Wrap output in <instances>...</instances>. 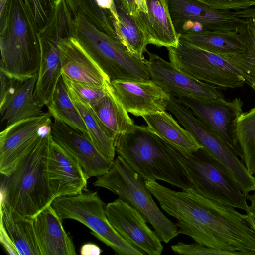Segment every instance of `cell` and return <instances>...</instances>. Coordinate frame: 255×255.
<instances>
[{
  "label": "cell",
  "mask_w": 255,
  "mask_h": 255,
  "mask_svg": "<svg viewBox=\"0 0 255 255\" xmlns=\"http://www.w3.org/2000/svg\"><path fill=\"white\" fill-rule=\"evenodd\" d=\"M114 143L118 155L145 181H163L182 190L191 188L174 146L147 127L134 125L118 135Z\"/></svg>",
  "instance_id": "obj_1"
},
{
  "label": "cell",
  "mask_w": 255,
  "mask_h": 255,
  "mask_svg": "<svg viewBox=\"0 0 255 255\" xmlns=\"http://www.w3.org/2000/svg\"><path fill=\"white\" fill-rule=\"evenodd\" d=\"M0 71L26 80L38 74L40 66L38 29L26 0H7L0 6Z\"/></svg>",
  "instance_id": "obj_2"
},
{
  "label": "cell",
  "mask_w": 255,
  "mask_h": 255,
  "mask_svg": "<svg viewBox=\"0 0 255 255\" xmlns=\"http://www.w3.org/2000/svg\"><path fill=\"white\" fill-rule=\"evenodd\" d=\"M51 139L50 129L41 136L10 174L2 175L0 200L28 219H33L55 199L47 172Z\"/></svg>",
  "instance_id": "obj_3"
},
{
  "label": "cell",
  "mask_w": 255,
  "mask_h": 255,
  "mask_svg": "<svg viewBox=\"0 0 255 255\" xmlns=\"http://www.w3.org/2000/svg\"><path fill=\"white\" fill-rule=\"evenodd\" d=\"M72 36L111 81L151 80L147 60L137 57L119 39L108 35L84 16L73 17Z\"/></svg>",
  "instance_id": "obj_4"
},
{
  "label": "cell",
  "mask_w": 255,
  "mask_h": 255,
  "mask_svg": "<svg viewBox=\"0 0 255 255\" xmlns=\"http://www.w3.org/2000/svg\"><path fill=\"white\" fill-rule=\"evenodd\" d=\"M93 185L110 190L137 210L162 242L167 243L179 234L176 224L156 205L145 180L120 155L114 159L108 171L98 177Z\"/></svg>",
  "instance_id": "obj_5"
},
{
  "label": "cell",
  "mask_w": 255,
  "mask_h": 255,
  "mask_svg": "<svg viewBox=\"0 0 255 255\" xmlns=\"http://www.w3.org/2000/svg\"><path fill=\"white\" fill-rule=\"evenodd\" d=\"M175 147L177 156L190 181L200 195L226 206L249 210L246 195L234 177L204 147L187 152Z\"/></svg>",
  "instance_id": "obj_6"
},
{
  "label": "cell",
  "mask_w": 255,
  "mask_h": 255,
  "mask_svg": "<svg viewBox=\"0 0 255 255\" xmlns=\"http://www.w3.org/2000/svg\"><path fill=\"white\" fill-rule=\"evenodd\" d=\"M51 206L60 218L77 220L92 230V234L118 255H145L125 240L110 223L105 204L96 191L56 198Z\"/></svg>",
  "instance_id": "obj_7"
},
{
  "label": "cell",
  "mask_w": 255,
  "mask_h": 255,
  "mask_svg": "<svg viewBox=\"0 0 255 255\" xmlns=\"http://www.w3.org/2000/svg\"><path fill=\"white\" fill-rule=\"evenodd\" d=\"M73 17L63 1L56 3L46 24L38 30L40 66L36 87L39 100L48 106L56 85L61 76L58 42L66 36H72Z\"/></svg>",
  "instance_id": "obj_8"
},
{
  "label": "cell",
  "mask_w": 255,
  "mask_h": 255,
  "mask_svg": "<svg viewBox=\"0 0 255 255\" xmlns=\"http://www.w3.org/2000/svg\"><path fill=\"white\" fill-rule=\"evenodd\" d=\"M167 48L170 62L197 80L224 89L241 87L246 84L241 72L224 57L180 37L176 46Z\"/></svg>",
  "instance_id": "obj_9"
},
{
  "label": "cell",
  "mask_w": 255,
  "mask_h": 255,
  "mask_svg": "<svg viewBox=\"0 0 255 255\" xmlns=\"http://www.w3.org/2000/svg\"><path fill=\"white\" fill-rule=\"evenodd\" d=\"M167 110L201 145L225 167L246 195L255 191V176L248 171L239 156L215 132L176 97L169 96Z\"/></svg>",
  "instance_id": "obj_10"
},
{
  "label": "cell",
  "mask_w": 255,
  "mask_h": 255,
  "mask_svg": "<svg viewBox=\"0 0 255 255\" xmlns=\"http://www.w3.org/2000/svg\"><path fill=\"white\" fill-rule=\"evenodd\" d=\"M174 29L179 36L204 32L237 33L244 23L231 10H216L190 0H168Z\"/></svg>",
  "instance_id": "obj_11"
},
{
  "label": "cell",
  "mask_w": 255,
  "mask_h": 255,
  "mask_svg": "<svg viewBox=\"0 0 255 255\" xmlns=\"http://www.w3.org/2000/svg\"><path fill=\"white\" fill-rule=\"evenodd\" d=\"M52 116L48 113L6 126L0 133V172L10 174L41 136L50 130Z\"/></svg>",
  "instance_id": "obj_12"
},
{
  "label": "cell",
  "mask_w": 255,
  "mask_h": 255,
  "mask_svg": "<svg viewBox=\"0 0 255 255\" xmlns=\"http://www.w3.org/2000/svg\"><path fill=\"white\" fill-rule=\"evenodd\" d=\"M193 114L205 123L241 158L236 136V126L243 113L240 98L231 101L225 99H203L182 97L178 99Z\"/></svg>",
  "instance_id": "obj_13"
},
{
  "label": "cell",
  "mask_w": 255,
  "mask_h": 255,
  "mask_svg": "<svg viewBox=\"0 0 255 255\" xmlns=\"http://www.w3.org/2000/svg\"><path fill=\"white\" fill-rule=\"evenodd\" d=\"M105 212L112 226L127 242L145 255L161 254V239L137 210L119 197L106 205Z\"/></svg>",
  "instance_id": "obj_14"
},
{
  "label": "cell",
  "mask_w": 255,
  "mask_h": 255,
  "mask_svg": "<svg viewBox=\"0 0 255 255\" xmlns=\"http://www.w3.org/2000/svg\"><path fill=\"white\" fill-rule=\"evenodd\" d=\"M37 77L21 80L0 71V113L6 126L46 114L36 92Z\"/></svg>",
  "instance_id": "obj_15"
},
{
  "label": "cell",
  "mask_w": 255,
  "mask_h": 255,
  "mask_svg": "<svg viewBox=\"0 0 255 255\" xmlns=\"http://www.w3.org/2000/svg\"><path fill=\"white\" fill-rule=\"evenodd\" d=\"M148 66L151 80L169 95L178 99L194 97L203 99H224L216 86L197 80L183 72L171 62L156 54L147 52Z\"/></svg>",
  "instance_id": "obj_16"
},
{
  "label": "cell",
  "mask_w": 255,
  "mask_h": 255,
  "mask_svg": "<svg viewBox=\"0 0 255 255\" xmlns=\"http://www.w3.org/2000/svg\"><path fill=\"white\" fill-rule=\"evenodd\" d=\"M51 135L54 142L77 159L87 179L100 176L111 168L113 160L103 155L90 137L78 129L54 119Z\"/></svg>",
  "instance_id": "obj_17"
},
{
  "label": "cell",
  "mask_w": 255,
  "mask_h": 255,
  "mask_svg": "<svg viewBox=\"0 0 255 255\" xmlns=\"http://www.w3.org/2000/svg\"><path fill=\"white\" fill-rule=\"evenodd\" d=\"M49 184L55 198L87 191V178L77 159L51 137L47 161Z\"/></svg>",
  "instance_id": "obj_18"
},
{
  "label": "cell",
  "mask_w": 255,
  "mask_h": 255,
  "mask_svg": "<svg viewBox=\"0 0 255 255\" xmlns=\"http://www.w3.org/2000/svg\"><path fill=\"white\" fill-rule=\"evenodd\" d=\"M61 75L74 82L104 87L111 79L72 36L58 42Z\"/></svg>",
  "instance_id": "obj_19"
},
{
  "label": "cell",
  "mask_w": 255,
  "mask_h": 255,
  "mask_svg": "<svg viewBox=\"0 0 255 255\" xmlns=\"http://www.w3.org/2000/svg\"><path fill=\"white\" fill-rule=\"evenodd\" d=\"M111 84L125 109L136 117L167 110L170 95L151 80H112Z\"/></svg>",
  "instance_id": "obj_20"
},
{
  "label": "cell",
  "mask_w": 255,
  "mask_h": 255,
  "mask_svg": "<svg viewBox=\"0 0 255 255\" xmlns=\"http://www.w3.org/2000/svg\"><path fill=\"white\" fill-rule=\"evenodd\" d=\"M62 220L51 205L33 219L37 241L42 255H75L73 242L66 232Z\"/></svg>",
  "instance_id": "obj_21"
},
{
  "label": "cell",
  "mask_w": 255,
  "mask_h": 255,
  "mask_svg": "<svg viewBox=\"0 0 255 255\" xmlns=\"http://www.w3.org/2000/svg\"><path fill=\"white\" fill-rule=\"evenodd\" d=\"M147 13L138 24L148 44L158 47H175L179 36L172 23L168 0H144Z\"/></svg>",
  "instance_id": "obj_22"
},
{
  "label": "cell",
  "mask_w": 255,
  "mask_h": 255,
  "mask_svg": "<svg viewBox=\"0 0 255 255\" xmlns=\"http://www.w3.org/2000/svg\"><path fill=\"white\" fill-rule=\"evenodd\" d=\"M0 219L20 255H42L35 233L33 219L22 216L1 200Z\"/></svg>",
  "instance_id": "obj_23"
},
{
  "label": "cell",
  "mask_w": 255,
  "mask_h": 255,
  "mask_svg": "<svg viewBox=\"0 0 255 255\" xmlns=\"http://www.w3.org/2000/svg\"><path fill=\"white\" fill-rule=\"evenodd\" d=\"M142 117L151 131L178 149L190 152L203 147L166 111L144 115Z\"/></svg>",
  "instance_id": "obj_24"
},
{
  "label": "cell",
  "mask_w": 255,
  "mask_h": 255,
  "mask_svg": "<svg viewBox=\"0 0 255 255\" xmlns=\"http://www.w3.org/2000/svg\"><path fill=\"white\" fill-rule=\"evenodd\" d=\"M91 106L114 140L118 135L130 130L135 125L116 95L111 82L108 85L106 95Z\"/></svg>",
  "instance_id": "obj_25"
},
{
  "label": "cell",
  "mask_w": 255,
  "mask_h": 255,
  "mask_svg": "<svg viewBox=\"0 0 255 255\" xmlns=\"http://www.w3.org/2000/svg\"><path fill=\"white\" fill-rule=\"evenodd\" d=\"M186 41L220 56L241 54L245 47L237 33L204 32L179 36Z\"/></svg>",
  "instance_id": "obj_26"
},
{
  "label": "cell",
  "mask_w": 255,
  "mask_h": 255,
  "mask_svg": "<svg viewBox=\"0 0 255 255\" xmlns=\"http://www.w3.org/2000/svg\"><path fill=\"white\" fill-rule=\"evenodd\" d=\"M245 21L237 34L245 51L238 55L221 56L242 74L246 84L251 87L255 81V18H244Z\"/></svg>",
  "instance_id": "obj_27"
},
{
  "label": "cell",
  "mask_w": 255,
  "mask_h": 255,
  "mask_svg": "<svg viewBox=\"0 0 255 255\" xmlns=\"http://www.w3.org/2000/svg\"><path fill=\"white\" fill-rule=\"evenodd\" d=\"M68 91L85 123L90 139L103 155L114 160L116 152L115 140L111 137L91 105L72 92Z\"/></svg>",
  "instance_id": "obj_28"
},
{
  "label": "cell",
  "mask_w": 255,
  "mask_h": 255,
  "mask_svg": "<svg viewBox=\"0 0 255 255\" xmlns=\"http://www.w3.org/2000/svg\"><path fill=\"white\" fill-rule=\"evenodd\" d=\"M119 21L114 22L118 38L134 55L142 60L147 52L146 36L135 19L127 12L120 0H114Z\"/></svg>",
  "instance_id": "obj_29"
},
{
  "label": "cell",
  "mask_w": 255,
  "mask_h": 255,
  "mask_svg": "<svg viewBox=\"0 0 255 255\" xmlns=\"http://www.w3.org/2000/svg\"><path fill=\"white\" fill-rule=\"evenodd\" d=\"M47 107L53 119L69 125L89 137L85 123L70 96L62 76Z\"/></svg>",
  "instance_id": "obj_30"
},
{
  "label": "cell",
  "mask_w": 255,
  "mask_h": 255,
  "mask_svg": "<svg viewBox=\"0 0 255 255\" xmlns=\"http://www.w3.org/2000/svg\"><path fill=\"white\" fill-rule=\"evenodd\" d=\"M236 136L241 159L248 171L255 175V107L243 112L238 118Z\"/></svg>",
  "instance_id": "obj_31"
},
{
  "label": "cell",
  "mask_w": 255,
  "mask_h": 255,
  "mask_svg": "<svg viewBox=\"0 0 255 255\" xmlns=\"http://www.w3.org/2000/svg\"><path fill=\"white\" fill-rule=\"evenodd\" d=\"M64 0L73 17L82 15L107 34H115V30L110 11L100 8L95 0Z\"/></svg>",
  "instance_id": "obj_32"
},
{
  "label": "cell",
  "mask_w": 255,
  "mask_h": 255,
  "mask_svg": "<svg viewBox=\"0 0 255 255\" xmlns=\"http://www.w3.org/2000/svg\"><path fill=\"white\" fill-rule=\"evenodd\" d=\"M61 76L67 89L91 106L96 103L106 95L109 84L104 87H97L74 82Z\"/></svg>",
  "instance_id": "obj_33"
},
{
  "label": "cell",
  "mask_w": 255,
  "mask_h": 255,
  "mask_svg": "<svg viewBox=\"0 0 255 255\" xmlns=\"http://www.w3.org/2000/svg\"><path fill=\"white\" fill-rule=\"evenodd\" d=\"M172 250L175 253L185 255H244L238 251L218 250L203 245L196 242L185 244L178 242L171 246Z\"/></svg>",
  "instance_id": "obj_34"
},
{
  "label": "cell",
  "mask_w": 255,
  "mask_h": 255,
  "mask_svg": "<svg viewBox=\"0 0 255 255\" xmlns=\"http://www.w3.org/2000/svg\"><path fill=\"white\" fill-rule=\"evenodd\" d=\"M32 18L38 30L49 20L56 5V0H26Z\"/></svg>",
  "instance_id": "obj_35"
},
{
  "label": "cell",
  "mask_w": 255,
  "mask_h": 255,
  "mask_svg": "<svg viewBox=\"0 0 255 255\" xmlns=\"http://www.w3.org/2000/svg\"><path fill=\"white\" fill-rule=\"evenodd\" d=\"M216 10L238 11L255 7V0H190Z\"/></svg>",
  "instance_id": "obj_36"
},
{
  "label": "cell",
  "mask_w": 255,
  "mask_h": 255,
  "mask_svg": "<svg viewBox=\"0 0 255 255\" xmlns=\"http://www.w3.org/2000/svg\"><path fill=\"white\" fill-rule=\"evenodd\" d=\"M0 241L1 244L10 255H20L1 219L0 225Z\"/></svg>",
  "instance_id": "obj_37"
},
{
  "label": "cell",
  "mask_w": 255,
  "mask_h": 255,
  "mask_svg": "<svg viewBox=\"0 0 255 255\" xmlns=\"http://www.w3.org/2000/svg\"><path fill=\"white\" fill-rule=\"evenodd\" d=\"M102 252L101 249L97 245L89 243L82 246L80 253L82 255H99Z\"/></svg>",
  "instance_id": "obj_38"
},
{
  "label": "cell",
  "mask_w": 255,
  "mask_h": 255,
  "mask_svg": "<svg viewBox=\"0 0 255 255\" xmlns=\"http://www.w3.org/2000/svg\"><path fill=\"white\" fill-rule=\"evenodd\" d=\"M247 199L250 202L249 210L254 214H255V193L253 194H247L246 195Z\"/></svg>",
  "instance_id": "obj_39"
},
{
  "label": "cell",
  "mask_w": 255,
  "mask_h": 255,
  "mask_svg": "<svg viewBox=\"0 0 255 255\" xmlns=\"http://www.w3.org/2000/svg\"><path fill=\"white\" fill-rule=\"evenodd\" d=\"M246 216L248 222L255 231V214L248 210L246 212Z\"/></svg>",
  "instance_id": "obj_40"
},
{
  "label": "cell",
  "mask_w": 255,
  "mask_h": 255,
  "mask_svg": "<svg viewBox=\"0 0 255 255\" xmlns=\"http://www.w3.org/2000/svg\"><path fill=\"white\" fill-rule=\"evenodd\" d=\"M7 0H0V6L4 5Z\"/></svg>",
  "instance_id": "obj_41"
},
{
  "label": "cell",
  "mask_w": 255,
  "mask_h": 255,
  "mask_svg": "<svg viewBox=\"0 0 255 255\" xmlns=\"http://www.w3.org/2000/svg\"><path fill=\"white\" fill-rule=\"evenodd\" d=\"M251 87L253 89V90L255 92V81L253 83L252 85L251 86Z\"/></svg>",
  "instance_id": "obj_42"
}]
</instances>
